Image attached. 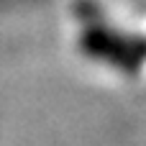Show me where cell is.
<instances>
[{
    "mask_svg": "<svg viewBox=\"0 0 146 146\" xmlns=\"http://www.w3.org/2000/svg\"><path fill=\"white\" fill-rule=\"evenodd\" d=\"M80 46L90 56L110 62V64H115L121 69H128V72H136L139 64H141V56H144L141 41L121 36V33H115V31H110L105 26H90L82 33Z\"/></svg>",
    "mask_w": 146,
    "mask_h": 146,
    "instance_id": "6da1fadb",
    "label": "cell"
}]
</instances>
